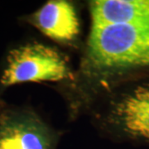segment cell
Listing matches in <instances>:
<instances>
[{
    "label": "cell",
    "mask_w": 149,
    "mask_h": 149,
    "mask_svg": "<svg viewBox=\"0 0 149 149\" xmlns=\"http://www.w3.org/2000/svg\"><path fill=\"white\" fill-rule=\"evenodd\" d=\"M72 78L66 59L55 48L41 43L22 45L11 50L0 78L3 87L42 81H61Z\"/></svg>",
    "instance_id": "cell-2"
},
{
    "label": "cell",
    "mask_w": 149,
    "mask_h": 149,
    "mask_svg": "<svg viewBox=\"0 0 149 149\" xmlns=\"http://www.w3.org/2000/svg\"><path fill=\"white\" fill-rule=\"evenodd\" d=\"M92 27L149 24V0H97L90 3Z\"/></svg>",
    "instance_id": "cell-6"
},
{
    "label": "cell",
    "mask_w": 149,
    "mask_h": 149,
    "mask_svg": "<svg viewBox=\"0 0 149 149\" xmlns=\"http://www.w3.org/2000/svg\"><path fill=\"white\" fill-rule=\"evenodd\" d=\"M30 22L48 37L70 42L80 32V22L74 6L65 0L49 1L30 17Z\"/></svg>",
    "instance_id": "cell-5"
},
{
    "label": "cell",
    "mask_w": 149,
    "mask_h": 149,
    "mask_svg": "<svg viewBox=\"0 0 149 149\" xmlns=\"http://www.w3.org/2000/svg\"><path fill=\"white\" fill-rule=\"evenodd\" d=\"M85 66L102 74L149 67V24L91 27Z\"/></svg>",
    "instance_id": "cell-1"
},
{
    "label": "cell",
    "mask_w": 149,
    "mask_h": 149,
    "mask_svg": "<svg viewBox=\"0 0 149 149\" xmlns=\"http://www.w3.org/2000/svg\"><path fill=\"white\" fill-rule=\"evenodd\" d=\"M56 146L52 130L33 112L0 111V149H56Z\"/></svg>",
    "instance_id": "cell-3"
},
{
    "label": "cell",
    "mask_w": 149,
    "mask_h": 149,
    "mask_svg": "<svg viewBox=\"0 0 149 149\" xmlns=\"http://www.w3.org/2000/svg\"><path fill=\"white\" fill-rule=\"evenodd\" d=\"M109 119L123 134L149 142V84L138 85L116 100Z\"/></svg>",
    "instance_id": "cell-4"
}]
</instances>
